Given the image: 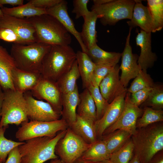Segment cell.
Instances as JSON below:
<instances>
[{
  "label": "cell",
  "mask_w": 163,
  "mask_h": 163,
  "mask_svg": "<svg viewBox=\"0 0 163 163\" xmlns=\"http://www.w3.org/2000/svg\"><path fill=\"white\" fill-rule=\"evenodd\" d=\"M156 122L137 128L131 139L134 145V154L140 163H148L153 156L163 149V123Z\"/></svg>",
  "instance_id": "6da1fadb"
},
{
  "label": "cell",
  "mask_w": 163,
  "mask_h": 163,
  "mask_svg": "<svg viewBox=\"0 0 163 163\" xmlns=\"http://www.w3.org/2000/svg\"><path fill=\"white\" fill-rule=\"evenodd\" d=\"M76 60V53L69 45H51L43 59L40 73L43 78L56 82Z\"/></svg>",
  "instance_id": "7a4b0ae2"
},
{
  "label": "cell",
  "mask_w": 163,
  "mask_h": 163,
  "mask_svg": "<svg viewBox=\"0 0 163 163\" xmlns=\"http://www.w3.org/2000/svg\"><path fill=\"white\" fill-rule=\"evenodd\" d=\"M27 19L34 27L36 42L50 45L68 46L71 43L70 34L53 16L46 14Z\"/></svg>",
  "instance_id": "3957f363"
},
{
  "label": "cell",
  "mask_w": 163,
  "mask_h": 163,
  "mask_svg": "<svg viewBox=\"0 0 163 163\" xmlns=\"http://www.w3.org/2000/svg\"><path fill=\"white\" fill-rule=\"evenodd\" d=\"M66 131V130L60 131L54 137H38L26 141L18 147L21 163H44L59 158L55 153V146Z\"/></svg>",
  "instance_id": "277c9868"
},
{
  "label": "cell",
  "mask_w": 163,
  "mask_h": 163,
  "mask_svg": "<svg viewBox=\"0 0 163 163\" xmlns=\"http://www.w3.org/2000/svg\"><path fill=\"white\" fill-rule=\"evenodd\" d=\"M51 46L36 42L26 44H13L10 54L16 68L25 71L40 73L43 59Z\"/></svg>",
  "instance_id": "5b68a950"
},
{
  "label": "cell",
  "mask_w": 163,
  "mask_h": 163,
  "mask_svg": "<svg viewBox=\"0 0 163 163\" xmlns=\"http://www.w3.org/2000/svg\"><path fill=\"white\" fill-rule=\"evenodd\" d=\"M0 127L9 124L17 126L28 121L25 100L23 93L16 90L3 91Z\"/></svg>",
  "instance_id": "8992f818"
},
{
  "label": "cell",
  "mask_w": 163,
  "mask_h": 163,
  "mask_svg": "<svg viewBox=\"0 0 163 163\" xmlns=\"http://www.w3.org/2000/svg\"><path fill=\"white\" fill-rule=\"evenodd\" d=\"M135 2L133 0H111L100 5H93L94 11L104 26L114 25L120 20L132 18Z\"/></svg>",
  "instance_id": "52a82bcc"
},
{
  "label": "cell",
  "mask_w": 163,
  "mask_h": 163,
  "mask_svg": "<svg viewBox=\"0 0 163 163\" xmlns=\"http://www.w3.org/2000/svg\"><path fill=\"white\" fill-rule=\"evenodd\" d=\"M68 127V123L62 118L50 122L30 120L21 124L15 137L21 142L36 137H54L57 133L66 130Z\"/></svg>",
  "instance_id": "ba28073f"
},
{
  "label": "cell",
  "mask_w": 163,
  "mask_h": 163,
  "mask_svg": "<svg viewBox=\"0 0 163 163\" xmlns=\"http://www.w3.org/2000/svg\"><path fill=\"white\" fill-rule=\"evenodd\" d=\"M91 144L85 142L69 127L55 146V154L65 163H73L80 158Z\"/></svg>",
  "instance_id": "9c48e42d"
},
{
  "label": "cell",
  "mask_w": 163,
  "mask_h": 163,
  "mask_svg": "<svg viewBox=\"0 0 163 163\" xmlns=\"http://www.w3.org/2000/svg\"><path fill=\"white\" fill-rule=\"evenodd\" d=\"M143 111L142 109L132 103L130 99V93L127 92L121 115L115 123L104 131L102 136L118 129L125 131L132 136L133 135L136 131L137 120L142 115Z\"/></svg>",
  "instance_id": "30bf717a"
},
{
  "label": "cell",
  "mask_w": 163,
  "mask_h": 163,
  "mask_svg": "<svg viewBox=\"0 0 163 163\" xmlns=\"http://www.w3.org/2000/svg\"><path fill=\"white\" fill-rule=\"evenodd\" d=\"M24 94L27 117L30 120L50 122L60 119L61 113L49 103L35 98L29 91Z\"/></svg>",
  "instance_id": "8fae6325"
},
{
  "label": "cell",
  "mask_w": 163,
  "mask_h": 163,
  "mask_svg": "<svg viewBox=\"0 0 163 163\" xmlns=\"http://www.w3.org/2000/svg\"><path fill=\"white\" fill-rule=\"evenodd\" d=\"M30 92L34 98L39 100L46 101L61 114L62 94L56 82L44 78L41 76Z\"/></svg>",
  "instance_id": "7c38bea8"
},
{
  "label": "cell",
  "mask_w": 163,
  "mask_h": 163,
  "mask_svg": "<svg viewBox=\"0 0 163 163\" xmlns=\"http://www.w3.org/2000/svg\"><path fill=\"white\" fill-rule=\"evenodd\" d=\"M132 29L129 28V34L126 39L125 46L121 53V63L120 67V69L121 71L120 81L125 88L130 80L135 78L141 70L137 63L138 57L133 53L130 44Z\"/></svg>",
  "instance_id": "4fadbf2b"
},
{
  "label": "cell",
  "mask_w": 163,
  "mask_h": 163,
  "mask_svg": "<svg viewBox=\"0 0 163 163\" xmlns=\"http://www.w3.org/2000/svg\"><path fill=\"white\" fill-rule=\"evenodd\" d=\"M5 28L13 31L23 44L36 42L35 30L30 21L27 18H20L4 14L0 19V28Z\"/></svg>",
  "instance_id": "5bb4252c"
},
{
  "label": "cell",
  "mask_w": 163,
  "mask_h": 163,
  "mask_svg": "<svg viewBox=\"0 0 163 163\" xmlns=\"http://www.w3.org/2000/svg\"><path fill=\"white\" fill-rule=\"evenodd\" d=\"M127 93L118 96L109 104L103 117L95 122V128L98 139H101L104 131L115 123L120 117L124 108Z\"/></svg>",
  "instance_id": "9a60e30c"
},
{
  "label": "cell",
  "mask_w": 163,
  "mask_h": 163,
  "mask_svg": "<svg viewBox=\"0 0 163 163\" xmlns=\"http://www.w3.org/2000/svg\"><path fill=\"white\" fill-rule=\"evenodd\" d=\"M120 66L117 64L103 79L99 86L101 94L109 104L118 96L127 92V89L120 82Z\"/></svg>",
  "instance_id": "2e32d148"
},
{
  "label": "cell",
  "mask_w": 163,
  "mask_h": 163,
  "mask_svg": "<svg viewBox=\"0 0 163 163\" xmlns=\"http://www.w3.org/2000/svg\"><path fill=\"white\" fill-rule=\"evenodd\" d=\"M67 2L64 0L56 5L46 9L47 14L57 19L78 42L82 51L86 53L87 50L82 40L80 32L76 29L74 23L68 11Z\"/></svg>",
  "instance_id": "e0dca14e"
},
{
  "label": "cell",
  "mask_w": 163,
  "mask_h": 163,
  "mask_svg": "<svg viewBox=\"0 0 163 163\" xmlns=\"http://www.w3.org/2000/svg\"><path fill=\"white\" fill-rule=\"evenodd\" d=\"M136 40L137 45L140 48L137 63L141 70H147L153 66L157 59L156 55L152 50L151 33L141 30L137 34Z\"/></svg>",
  "instance_id": "ac0fdd59"
},
{
  "label": "cell",
  "mask_w": 163,
  "mask_h": 163,
  "mask_svg": "<svg viewBox=\"0 0 163 163\" xmlns=\"http://www.w3.org/2000/svg\"><path fill=\"white\" fill-rule=\"evenodd\" d=\"M132 18L127 22L130 28L139 27L147 32L154 33L152 18L147 7L142 4L141 0H134Z\"/></svg>",
  "instance_id": "d6986e66"
},
{
  "label": "cell",
  "mask_w": 163,
  "mask_h": 163,
  "mask_svg": "<svg viewBox=\"0 0 163 163\" xmlns=\"http://www.w3.org/2000/svg\"><path fill=\"white\" fill-rule=\"evenodd\" d=\"M14 61L6 49L0 44V86L3 91L15 90L12 78L11 72L16 68Z\"/></svg>",
  "instance_id": "ffe728a7"
},
{
  "label": "cell",
  "mask_w": 163,
  "mask_h": 163,
  "mask_svg": "<svg viewBox=\"0 0 163 163\" xmlns=\"http://www.w3.org/2000/svg\"><path fill=\"white\" fill-rule=\"evenodd\" d=\"M41 77L40 72L25 71L16 67L11 72L12 82L15 90L23 93L32 90Z\"/></svg>",
  "instance_id": "44dd1931"
},
{
  "label": "cell",
  "mask_w": 163,
  "mask_h": 163,
  "mask_svg": "<svg viewBox=\"0 0 163 163\" xmlns=\"http://www.w3.org/2000/svg\"><path fill=\"white\" fill-rule=\"evenodd\" d=\"M95 123L77 115L75 121L69 125V127L87 143L91 144L98 140Z\"/></svg>",
  "instance_id": "7402d4cb"
},
{
  "label": "cell",
  "mask_w": 163,
  "mask_h": 163,
  "mask_svg": "<svg viewBox=\"0 0 163 163\" xmlns=\"http://www.w3.org/2000/svg\"><path fill=\"white\" fill-rule=\"evenodd\" d=\"M79 101V94L77 86L73 91L62 94V118L68 125L75 121L77 118V108Z\"/></svg>",
  "instance_id": "603a6c76"
},
{
  "label": "cell",
  "mask_w": 163,
  "mask_h": 163,
  "mask_svg": "<svg viewBox=\"0 0 163 163\" xmlns=\"http://www.w3.org/2000/svg\"><path fill=\"white\" fill-rule=\"evenodd\" d=\"M97 16L92 10L86 15L83 19L84 22L82 31L80 32L83 43L87 50L97 44V32L96 29Z\"/></svg>",
  "instance_id": "cb8c5ba5"
},
{
  "label": "cell",
  "mask_w": 163,
  "mask_h": 163,
  "mask_svg": "<svg viewBox=\"0 0 163 163\" xmlns=\"http://www.w3.org/2000/svg\"><path fill=\"white\" fill-rule=\"evenodd\" d=\"M76 60L83 88L87 89L92 85V80L95 64L88 56L82 51L76 53Z\"/></svg>",
  "instance_id": "d4e9b609"
},
{
  "label": "cell",
  "mask_w": 163,
  "mask_h": 163,
  "mask_svg": "<svg viewBox=\"0 0 163 163\" xmlns=\"http://www.w3.org/2000/svg\"><path fill=\"white\" fill-rule=\"evenodd\" d=\"M95 64L116 66L121 56V53L105 51L96 44L87 50L85 53Z\"/></svg>",
  "instance_id": "484cf974"
},
{
  "label": "cell",
  "mask_w": 163,
  "mask_h": 163,
  "mask_svg": "<svg viewBox=\"0 0 163 163\" xmlns=\"http://www.w3.org/2000/svg\"><path fill=\"white\" fill-rule=\"evenodd\" d=\"M79 116L93 120H97L96 107L93 99L88 89L79 94V101L76 110Z\"/></svg>",
  "instance_id": "4316f807"
},
{
  "label": "cell",
  "mask_w": 163,
  "mask_h": 163,
  "mask_svg": "<svg viewBox=\"0 0 163 163\" xmlns=\"http://www.w3.org/2000/svg\"><path fill=\"white\" fill-rule=\"evenodd\" d=\"M1 9L4 14L20 18H28L47 14L46 9L35 7L28 2L11 8L3 6Z\"/></svg>",
  "instance_id": "83f0119b"
},
{
  "label": "cell",
  "mask_w": 163,
  "mask_h": 163,
  "mask_svg": "<svg viewBox=\"0 0 163 163\" xmlns=\"http://www.w3.org/2000/svg\"><path fill=\"white\" fill-rule=\"evenodd\" d=\"M110 155L105 142L101 139L91 144L80 157L88 161L101 162L109 159Z\"/></svg>",
  "instance_id": "f1b7e54d"
},
{
  "label": "cell",
  "mask_w": 163,
  "mask_h": 163,
  "mask_svg": "<svg viewBox=\"0 0 163 163\" xmlns=\"http://www.w3.org/2000/svg\"><path fill=\"white\" fill-rule=\"evenodd\" d=\"M80 77L76 60L70 69L63 74L56 82L62 94H67L74 90L77 86V81Z\"/></svg>",
  "instance_id": "f546056e"
},
{
  "label": "cell",
  "mask_w": 163,
  "mask_h": 163,
  "mask_svg": "<svg viewBox=\"0 0 163 163\" xmlns=\"http://www.w3.org/2000/svg\"><path fill=\"white\" fill-rule=\"evenodd\" d=\"M132 135L125 131L118 129L102 136L108 151L111 155L120 148L131 138Z\"/></svg>",
  "instance_id": "4dcf8cb0"
},
{
  "label": "cell",
  "mask_w": 163,
  "mask_h": 163,
  "mask_svg": "<svg viewBox=\"0 0 163 163\" xmlns=\"http://www.w3.org/2000/svg\"><path fill=\"white\" fill-rule=\"evenodd\" d=\"M147 7L151 14L154 27V33L163 27V0H148Z\"/></svg>",
  "instance_id": "1f68e13d"
},
{
  "label": "cell",
  "mask_w": 163,
  "mask_h": 163,
  "mask_svg": "<svg viewBox=\"0 0 163 163\" xmlns=\"http://www.w3.org/2000/svg\"><path fill=\"white\" fill-rule=\"evenodd\" d=\"M143 112L140 118H138L136 123L137 128L147 126L154 123L162 121V110H156L149 107H143Z\"/></svg>",
  "instance_id": "d6a6232c"
},
{
  "label": "cell",
  "mask_w": 163,
  "mask_h": 163,
  "mask_svg": "<svg viewBox=\"0 0 163 163\" xmlns=\"http://www.w3.org/2000/svg\"><path fill=\"white\" fill-rule=\"evenodd\" d=\"M134 152V145L131 138L120 148L111 154L109 159L114 163H129Z\"/></svg>",
  "instance_id": "836d02e7"
},
{
  "label": "cell",
  "mask_w": 163,
  "mask_h": 163,
  "mask_svg": "<svg viewBox=\"0 0 163 163\" xmlns=\"http://www.w3.org/2000/svg\"><path fill=\"white\" fill-rule=\"evenodd\" d=\"M155 85L147 70H141L127 89V92L132 94L141 89L152 88Z\"/></svg>",
  "instance_id": "e575fe53"
},
{
  "label": "cell",
  "mask_w": 163,
  "mask_h": 163,
  "mask_svg": "<svg viewBox=\"0 0 163 163\" xmlns=\"http://www.w3.org/2000/svg\"><path fill=\"white\" fill-rule=\"evenodd\" d=\"M141 105L156 110L163 108V87L162 85L155 84L147 99Z\"/></svg>",
  "instance_id": "d590c367"
},
{
  "label": "cell",
  "mask_w": 163,
  "mask_h": 163,
  "mask_svg": "<svg viewBox=\"0 0 163 163\" xmlns=\"http://www.w3.org/2000/svg\"><path fill=\"white\" fill-rule=\"evenodd\" d=\"M87 89L91 95L95 104L97 120L103 117L109 103L102 95L98 86L91 85Z\"/></svg>",
  "instance_id": "8d00e7d4"
},
{
  "label": "cell",
  "mask_w": 163,
  "mask_h": 163,
  "mask_svg": "<svg viewBox=\"0 0 163 163\" xmlns=\"http://www.w3.org/2000/svg\"><path fill=\"white\" fill-rule=\"evenodd\" d=\"M8 127H0V159L4 163L10 152L14 148L24 144L25 142H16L7 139L4 136Z\"/></svg>",
  "instance_id": "74e56055"
},
{
  "label": "cell",
  "mask_w": 163,
  "mask_h": 163,
  "mask_svg": "<svg viewBox=\"0 0 163 163\" xmlns=\"http://www.w3.org/2000/svg\"><path fill=\"white\" fill-rule=\"evenodd\" d=\"M116 66L108 64H95L92 78V85L99 87L103 79L114 69Z\"/></svg>",
  "instance_id": "f35d334b"
},
{
  "label": "cell",
  "mask_w": 163,
  "mask_h": 163,
  "mask_svg": "<svg viewBox=\"0 0 163 163\" xmlns=\"http://www.w3.org/2000/svg\"><path fill=\"white\" fill-rule=\"evenodd\" d=\"M89 0H74L72 12L75 14V18L78 19L81 17L84 18L90 12L87 8Z\"/></svg>",
  "instance_id": "ab89813d"
},
{
  "label": "cell",
  "mask_w": 163,
  "mask_h": 163,
  "mask_svg": "<svg viewBox=\"0 0 163 163\" xmlns=\"http://www.w3.org/2000/svg\"><path fill=\"white\" fill-rule=\"evenodd\" d=\"M152 89L153 87L144 89L132 93L130 96L131 102L139 107L148 98Z\"/></svg>",
  "instance_id": "60d3db41"
},
{
  "label": "cell",
  "mask_w": 163,
  "mask_h": 163,
  "mask_svg": "<svg viewBox=\"0 0 163 163\" xmlns=\"http://www.w3.org/2000/svg\"><path fill=\"white\" fill-rule=\"evenodd\" d=\"M13 43V44H23L21 40L13 31L5 28H0V40Z\"/></svg>",
  "instance_id": "b9f144b4"
},
{
  "label": "cell",
  "mask_w": 163,
  "mask_h": 163,
  "mask_svg": "<svg viewBox=\"0 0 163 163\" xmlns=\"http://www.w3.org/2000/svg\"><path fill=\"white\" fill-rule=\"evenodd\" d=\"M62 0H31L28 2L39 8L48 9L57 5Z\"/></svg>",
  "instance_id": "7bdbcfd3"
},
{
  "label": "cell",
  "mask_w": 163,
  "mask_h": 163,
  "mask_svg": "<svg viewBox=\"0 0 163 163\" xmlns=\"http://www.w3.org/2000/svg\"><path fill=\"white\" fill-rule=\"evenodd\" d=\"M18 147L14 148L10 152L5 163H21V156Z\"/></svg>",
  "instance_id": "ee69618b"
},
{
  "label": "cell",
  "mask_w": 163,
  "mask_h": 163,
  "mask_svg": "<svg viewBox=\"0 0 163 163\" xmlns=\"http://www.w3.org/2000/svg\"><path fill=\"white\" fill-rule=\"evenodd\" d=\"M23 0H0V7L2 8L4 5H10L13 6L21 5L24 4Z\"/></svg>",
  "instance_id": "f6af8a7d"
},
{
  "label": "cell",
  "mask_w": 163,
  "mask_h": 163,
  "mask_svg": "<svg viewBox=\"0 0 163 163\" xmlns=\"http://www.w3.org/2000/svg\"><path fill=\"white\" fill-rule=\"evenodd\" d=\"M162 150L155 154L148 163H163Z\"/></svg>",
  "instance_id": "bcb514c9"
},
{
  "label": "cell",
  "mask_w": 163,
  "mask_h": 163,
  "mask_svg": "<svg viewBox=\"0 0 163 163\" xmlns=\"http://www.w3.org/2000/svg\"><path fill=\"white\" fill-rule=\"evenodd\" d=\"M73 163H100V162L88 161L83 159L80 157L77 159Z\"/></svg>",
  "instance_id": "7dc6e473"
},
{
  "label": "cell",
  "mask_w": 163,
  "mask_h": 163,
  "mask_svg": "<svg viewBox=\"0 0 163 163\" xmlns=\"http://www.w3.org/2000/svg\"><path fill=\"white\" fill-rule=\"evenodd\" d=\"M4 93L2 90H0V120L1 117V109L4 99Z\"/></svg>",
  "instance_id": "c3c4849f"
},
{
  "label": "cell",
  "mask_w": 163,
  "mask_h": 163,
  "mask_svg": "<svg viewBox=\"0 0 163 163\" xmlns=\"http://www.w3.org/2000/svg\"><path fill=\"white\" fill-rule=\"evenodd\" d=\"M129 163H140L139 159L137 156L134 154L133 156Z\"/></svg>",
  "instance_id": "681fc988"
},
{
  "label": "cell",
  "mask_w": 163,
  "mask_h": 163,
  "mask_svg": "<svg viewBox=\"0 0 163 163\" xmlns=\"http://www.w3.org/2000/svg\"><path fill=\"white\" fill-rule=\"evenodd\" d=\"M47 163H65L60 158L52 159L50 162Z\"/></svg>",
  "instance_id": "f907efd6"
},
{
  "label": "cell",
  "mask_w": 163,
  "mask_h": 163,
  "mask_svg": "<svg viewBox=\"0 0 163 163\" xmlns=\"http://www.w3.org/2000/svg\"><path fill=\"white\" fill-rule=\"evenodd\" d=\"M100 163H114L110 159L106 160L103 161L101 162H100Z\"/></svg>",
  "instance_id": "816d5d0a"
},
{
  "label": "cell",
  "mask_w": 163,
  "mask_h": 163,
  "mask_svg": "<svg viewBox=\"0 0 163 163\" xmlns=\"http://www.w3.org/2000/svg\"><path fill=\"white\" fill-rule=\"evenodd\" d=\"M3 15L4 14L2 11L1 8L0 7V19L3 16Z\"/></svg>",
  "instance_id": "f5cc1de1"
},
{
  "label": "cell",
  "mask_w": 163,
  "mask_h": 163,
  "mask_svg": "<svg viewBox=\"0 0 163 163\" xmlns=\"http://www.w3.org/2000/svg\"><path fill=\"white\" fill-rule=\"evenodd\" d=\"M3 162L0 159V163H2Z\"/></svg>",
  "instance_id": "db71d44e"
},
{
  "label": "cell",
  "mask_w": 163,
  "mask_h": 163,
  "mask_svg": "<svg viewBox=\"0 0 163 163\" xmlns=\"http://www.w3.org/2000/svg\"><path fill=\"white\" fill-rule=\"evenodd\" d=\"M2 90L1 87L0 86V90Z\"/></svg>",
  "instance_id": "11a10c76"
}]
</instances>
